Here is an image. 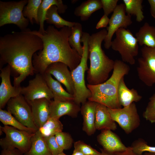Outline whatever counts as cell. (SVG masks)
I'll use <instances>...</instances> for the list:
<instances>
[{
    "label": "cell",
    "mask_w": 155,
    "mask_h": 155,
    "mask_svg": "<svg viewBox=\"0 0 155 155\" xmlns=\"http://www.w3.org/2000/svg\"><path fill=\"white\" fill-rule=\"evenodd\" d=\"M55 136L59 145L63 150H68L71 148L73 140L69 133L61 131L56 134Z\"/></svg>",
    "instance_id": "obj_34"
},
{
    "label": "cell",
    "mask_w": 155,
    "mask_h": 155,
    "mask_svg": "<svg viewBox=\"0 0 155 155\" xmlns=\"http://www.w3.org/2000/svg\"><path fill=\"white\" fill-rule=\"evenodd\" d=\"M95 125L97 130H115L117 129L115 122L111 118L108 107L98 103L96 107Z\"/></svg>",
    "instance_id": "obj_20"
},
{
    "label": "cell",
    "mask_w": 155,
    "mask_h": 155,
    "mask_svg": "<svg viewBox=\"0 0 155 155\" xmlns=\"http://www.w3.org/2000/svg\"><path fill=\"white\" fill-rule=\"evenodd\" d=\"M28 0L18 1H0V27L5 25L13 24L21 30L26 29L29 20L24 17L23 11Z\"/></svg>",
    "instance_id": "obj_7"
},
{
    "label": "cell",
    "mask_w": 155,
    "mask_h": 155,
    "mask_svg": "<svg viewBox=\"0 0 155 155\" xmlns=\"http://www.w3.org/2000/svg\"><path fill=\"white\" fill-rule=\"evenodd\" d=\"M0 69V109H2L11 98L21 94L22 87L12 85L10 79L11 68L9 65Z\"/></svg>",
    "instance_id": "obj_14"
},
{
    "label": "cell",
    "mask_w": 155,
    "mask_h": 155,
    "mask_svg": "<svg viewBox=\"0 0 155 155\" xmlns=\"http://www.w3.org/2000/svg\"><path fill=\"white\" fill-rule=\"evenodd\" d=\"M90 35L87 32H83L81 38L83 49L81 59L78 65L71 71L74 88V101L79 105L85 103L91 96L90 90L86 85L85 80V71L89 69L87 61L89 58L88 42Z\"/></svg>",
    "instance_id": "obj_5"
},
{
    "label": "cell",
    "mask_w": 155,
    "mask_h": 155,
    "mask_svg": "<svg viewBox=\"0 0 155 155\" xmlns=\"http://www.w3.org/2000/svg\"><path fill=\"white\" fill-rule=\"evenodd\" d=\"M143 116L146 120L152 123H155V93L149 98V101Z\"/></svg>",
    "instance_id": "obj_35"
},
{
    "label": "cell",
    "mask_w": 155,
    "mask_h": 155,
    "mask_svg": "<svg viewBox=\"0 0 155 155\" xmlns=\"http://www.w3.org/2000/svg\"><path fill=\"white\" fill-rule=\"evenodd\" d=\"M113 73L104 82L96 85L87 84L91 96L88 100L106 106L108 108H121L118 100L117 92L119 82L121 78L127 75L130 70L129 66L122 60L114 61Z\"/></svg>",
    "instance_id": "obj_4"
},
{
    "label": "cell",
    "mask_w": 155,
    "mask_h": 155,
    "mask_svg": "<svg viewBox=\"0 0 155 155\" xmlns=\"http://www.w3.org/2000/svg\"><path fill=\"white\" fill-rule=\"evenodd\" d=\"M107 32L106 30L103 29L93 33L89 37V58L90 64L87 76L89 84L96 85L104 82L113 70L114 61L105 54L101 47L102 42Z\"/></svg>",
    "instance_id": "obj_3"
},
{
    "label": "cell",
    "mask_w": 155,
    "mask_h": 155,
    "mask_svg": "<svg viewBox=\"0 0 155 155\" xmlns=\"http://www.w3.org/2000/svg\"><path fill=\"white\" fill-rule=\"evenodd\" d=\"M56 5L58 9V12L60 13H64L67 6L63 3L61 0H42L38 9V18L40 25L38 31L43 33L45 30L44 28V22L47 18L46 15L48 10L52 6Z\"/></svg>",
    "instance_id": "obj_23"
},
{
    "label": "cell",
    "mask_w": 155,
    "mask_h": 155,
    "mask_svg": "<svg viewBox=\"0 0 155 155\" xmlns=\"http://www.w3.org/2000/svg\"><path fill=\"white\" fill-rule=\"evenodd\" d=\"M43 43V48L33 56L32 63L35 72L44 74L48 66L57 62L66 64L71 71L79 64L82 58L70 46L68 41L71 28L65 26L60 30L49 25L44 33L31 31Z\"/></svg>",
    "instance_id": "obj_2"
},
{
    "label": "cell",
    "mask_w": 155,
    "mask_h": 155,
    "mask_svg": "<svg viewBox=\"0 0 155 155\" xmlns=\"http://www.w3.org/2000/svg\"><path fill=\"white\" fill-rule=\"evenodd\" d=\"M0 129L5 135L0 140L2 149L15 148L24 154L29 150L32 138L35 133L22 131L9 126H0Z\"/></svg>",
    "instance_id": "obj_8"
},
{
    "label": "cell",
    "mask_w": 155,
    "mask_h": 155,
    "mask_svg": "<svg viewBox=\"0 0 155 155\" xmlns=\"http://www.w3.org/2000/svg\"><path fill=\"white\" fill-rule=\"evenodd\" d=\"M0 120L4 126H9L22 131L34 133L37 131L23 125L7 111L0 109Z\"/></svg>",
    "instance_id": "obj_30"
},
{
    "label": "cell",
    "mask_w": 155,
    "mask_h": 155,
    "mask_svg": "<svg viewBox=\"0 0 155 155\" xmlns=\"http://www.w3.org/2000/svg\"><path fill=\"white\" fill-rule=\"evenodd\" d=\"M42 1V0H28L27 5L24 8L23 14L24 16L27 18L32 24H33V19L35 20L37 24H39L38 11Z\"/></svg>",
    "instance_id": "obj_32"
},
{
    "label": "cell",
    "mask_w": 155,
    "mask_h": 155,
    "mask_svg": "<svg viewBox=\"0 0 155 155\" xmlns=\"http://www.w3.org/2000/svg\"><path fill=\"white\" fill-rule=\"evenodd\" d=\"M46 84L52 92L54 101H74L73 94L66 91L60 83L54 79L50 74L44 73L43 74Z\"/></svg>",
    "instance_id": "obj_22"
},
{
    "label": "cell",
    "mask_w": 155,
    "mask_h": 155,
    "mask_svg": "<svg viewBox=\"0 0 155 155\" xmlns=\"http://www.w3.org/2000/svg\"><path fill=\"white\" fill-rule=\"evenodd\" d=\"M71 155H84L79 151L74 149Z\"/></svg>",
    "instance_id": "obj_43"
},
{
    "label": "cell",
    "mask_w": 155,
    "mask_h": 155,
    "mask_svg": "<svg viewBox=\"0 0 155 155\" xmlns=\"http://www.w3.org/2000/svg\"><path fill=\"white\" fill-rule=\"evenodd\" d=\"M0 155H24V154L15 148L3 149Z\"/></svg>",
    "instance_id": "obj_39"
},
{
    "label": "cell",
    "mask_w": 155,
    "mask_h": 155,
    "mask_svg": "<svg viewBox=\"0 0 155 155\" xmlns=\"http://www.w3.org/2000/svg\"><path fill=\"white\" fill-rule=\"evenodd\" d=\"M109 19L108 16L104 15L97 24L96 28L99 29L107 27L109 24Z\"/></svg>",
    "instance_id": "obj_40"
},
{
    "label": "cell",
    "mask_w": 155,
    "mask_h": 155,
    "mask_svg": "<svg viewBox=\"0 0 155 155\" xmlns=\"http://www.w3.org/2000/svg\"><path fill=\"white\" fill-rule=\"evenodd\" d=\"M97 138L102 149L113 155L124 151L127 148L122 142L119 137L110 130H102Z\"/></svg>",
    "instance_id": "obj_15"
},
{
    "label": "cell",
    "mask_w": 155,
    "mask_h": 155,
    "mask_svg": "<svg viewBox=\"0 0 155 155\" xmlns=\"http://www.w3.org/2000/svg\"><path fill=\"white\" fill-rule=\"evenodd\" d=\"M108 109L111 118L126 133H131L140 125V118L135 102L125 107Z\"/></svg>",
    "instance_id": "obj_9"
},
{
    "label": "cell",
    "mask_w": 155,
    "mask_h": 155,
    "mask_svg": "<svg viewBox=\"0 0 155 155\" xmlns=\"http://www.w3.org/2000/svg\"><path fill=\"white\" fill-rule=\"evenodd\" d=\"M131 147L133 152L138 155H142L146 152L155 153V146L148 145L146 142L141 138L135 140Z\"/></svg>",
    "instance_id": "obj_33"
},
{
    "label": "cell",
    "mask_w": 155,
    "mask_h": 155,
    "mask_svg": "<svg viewBox=\"0 0 155 155\" xmlns=\"http://www.w3.org/2000/svg\"><path fill=\"white\" fill-rule=\"evenodd\" d=\"M104 15L108 16L113 12L117 6L118 0H101Z\"/></svg>",
    "instance_id": "obj_38"
},
{
    "label": "cell",
    "mask_w": 155,
    "mask_h": 155,
    "mask_svg": "<svg viewBox=\"0 0 155 155\" xmlns=\"http://www.w3.org/2000/svg\"><path fill=\"white\" fill-rule=\"evenodd\" d=\"M100 150L101 151L100 155H113L105 152L102 149H101Z\"/></svg>",
    "instance_id": "obj_44"
},
{
    "label": "cell",
    "mask_w": 155,
    "mask_h": 155,
    "mask_svg": "<svg viewBox=\"0 0 155 155\" xmlns=\"http://www.w3.org/2000/svg\"><path fill=\"white\" fill-rule=\"evenodd\" d=\"M43 48L41 39L28 28L0 37V65L7 63L18 74L14 77V86H20L27 77L34 75L32 58Z\"/></svg>",
    "instance_id": "obj_1"
},
{
    "label": "cell",
    "mask_w": 155,
    "mask_h": 155,
    "mask_svg": "<svg viewBox=\"0 0 155 155\" xmlns=\"http://www.w3.org/2000/svg\"><path fill=\"white\" fill-rule=\"evenodd\" d=\"M74 149L82 152L84 155H100L101 152H99L81 141H78L74 143Z\"/></svg>",
    "instance_id": "obj_36"
},
{
    "label": "cell",
    "mask_w": 155,
    "mask_h": 155,
    "mask_svg": "<svg viewBox=\"0 0 155 155\" xmlns=\"http://www.w3.org/2000/svg\"><path fill=\"white\" fill-rule=\"evenodd\" d=\"M150 6V12L151 16L155 19V0H148Z\"/></svg>",
    "instance_id": "obj_42"
},
{
    "label": "cell",
    "mask_w": 155,
    "mask_h": 155,
    "mask_svg": "<svg viewBox=\"0 0 155 155\" xmlns=\"http://www.w3.org/2000/svg\"><path fill=\"white\" fill-rule=\"evenodd\" d=\"M141 51V56L138 59V76L146 85L152 86L155 84V48L144 46Z\"/></svg>",
    "instance_id": "obj_10"
},
{
    "label": "cell",
    "mask_w": 155,
    "mask_h": 155,
    "mask_svg": "<svg viewBox=\"0 0 155 155\" xmlns=\"http://www.w3.org/2000/svg\"><path fill=\"white\" fill-rule=\"evenodd\" d=\"M142 155H155V153L146 152L144 153Z\"/></svg>",
    "instance_id": "obj_45"
},
{
    "label": "cell",
    "mask_w": 155,
    "mask_h": 155,
    "mask_svg": "<svg viewBox=\"0 0 155 155\" xmlns=\"http://www.w3.org/2000/svg\"><path fill=\"white\" fill-rule=\"evenodd\" d=\"M7 111L25 126L37 131L31 108L24 96L20 94L11 98L7 104Z\"/></svg>",
    "instance_id": "obj_11"
},
{
    "label": "cell",
    "mask_w": 155,
    "mask_h": 155,
    "mask_svg": "<svg viewBox=\"0 0 155 155\" xmlns=\"http://www.w3.org/2000/svg\"><path fill=\"white\" fill-rule=\"evenodd\" d=\"M80 108V105L74 101L63 102L51 100L49 104L50 117L59 119L66 115L76 117Z\"/></svg>",
    "instance_id": "obj_17"
},
{
    "label": "cell",
    "mask_w": 155,
    "mask_h": 155,
    "mask_svg": "<svg viewBox=\"0 0 155 155\" xmlns=\"http://www.w3.org/2000/svg\"><path fill=\"white\" fill-rule=\"evenodd\" d=\"M58 13V9L56 5L51 6L46 13V23L54 25L58 28H62L65 26L71 28L75 24L76 22H69L63 19Z\"/></svg>",
    "instance_id": "obj_28"
},
{
    "label": "cell",
    "mask_w": 155,
    "mask_h": 155,
    "mask_svg": "<svg viewBox=\"0 0 155 155\" xmlns=\"http://www.w3.org/2000/svg\"><path fill=\"white\" fill-rule=\"evenodd\" d=\"M65 64L60 62L53 63L47 68L44 73L53 75L57 81L63 84L67 92L73 94L74 88L71 71Z\"/></svg>",
    "instance_id": "obj_16"
},
{
    "label": "cell",
    "mask_w": 155,
    "mask_h": 155,
    "mask_svg": "<svg viewBox=\"0 0 155 155\" xmlns=\"http://www.w3.org/2000/svg\"><path fill=\"white\" fill-rule=\"evenodd\" d=\"M83 32L82 24L76 22L71 27V33L68 39L71 46L75 49L81 57L83 52V46L81 44Z\"/></svg>",
    "instance_id": "obj_29"
},
{
    "label": "cell",
    "mask_w": 155,
    "mask_h": 155,
    "mask_svg": "<svg viewBox=\"0 0 155 155\" xmlns=\"http://www.w3.org/2000/svg\"><path fill=\"white\" fill-rule=\"evenodd\" d=\"M125 6L126 13L127 15H134L136 20L141 22L144 18L143 11L142 0H123Z\"/></svg>",
    "instance_id": "obj_31"
},
{
    "label": "cell",
    "mask_w": 155,
    "mask_h": 155,
    "mask_svg": "<svg viewBox=\"0 0 155 155\" xmlns=\"http://www.w3.org/2000/svg\"><path fill=\"white\" fill-rule=\"evenodd\" d=\"M67 155L66 154L63 152H61L57 154H55V155Z\"/></svg>",
    "instance_id": "obj_46"
},
{
    "label": "cell",
    "mask_w": 155,
    "mask_h": 155,
    "mask_svg": "<svg viewBox=\"0 0 155 155\" xmlns=\"http://www.w3.org/2000/svg\"><path fill=\"white\" fill-rule=\"evenodd\" d=\"M117 96L119 102L123 107L128 106L133 102H139L142 98L136 90L134 88L130 89L127 87L124 81V77L121 78L119 82Z\"/></svg>",
    "instance_id": "obj_21"
},
{
    "label": "cell",
    "mask_w": 155,
    "mask_h": 155,
    "mask_svg": "<svg viewBox=\"0 0 155 155\" xmlns=\"http://www.w3.org/2000/svg\"><path fill=\"white\" fill-rule=\"evenodd\" d=\"M24 155H52L44 138L38 130L34 133L31 142L30 148Z\"/></svg>",
    "instance_id": "obj_26"
},
{
    "label": "cell",
    "mask_w": 155,
    "mask_h": 155,
    "mask_svg": "<svg viewBox=\"0 0 155 155\" xmlns=\"http://www.w3.org/2000/svg\"><path fill=\"white\" fill-rule=\"evenodd\" d=\"M102 8L101 0H88L82 2L76 7L74 15L80 17L82 21L88 20L92 13Z\"/></svg>",
    "instance_id": "obj_25"
},
{
    "label": "cell",
    "mask_w": 155,
    "mask_h": 155,
    "mask_svg": "<svg viewBox=\"0 0 155 155\" xmlns=\"http://www.w3.org/2000/svg\"><path fill=\"white\" fill-rule=\"evenodd\" d=\"M135 36L140 46L155 48V26L146 22L136 33Z\"/></svg>",
    "instance_id": "obj_24"
},
{
    "label": "cell",
    "mask_w": 155,
    "mask_h": 155,
    "mask_svg": "<svg viewBox=\"0 0 155 155\" xmlns=\"http://www.w3.org/2000/svg\"><path fill=\"white\" fill-rule=\"evenodd\" d=\"M111 47L120 54L122 61L131 65L135 64V57L139 52L138 43L136 37L129 29L120 28L115 32Z\"/></svg>",
    "instance_id": "obj_6"
},
{
    "label": "cell",
    "mask_w": 155,
    "mask_h": 155,
    "mask_svg": "<svg viewBox=\"0 0 155 155\" xmlns=\"http://www.w3.org/2000/svg\"><path fill=\"white\" fill-rule=\"evenodd\" d=\"M21 94L28 102L43 98L51 100L53 98L43 74L39 73H37L34 78L29 81L28 86L22 87Z\"/></svg>",
    "instance_id": "obj_12"
},
{
    "label": "cell",
    "mask_w": 155,
    "mask_h": 155,
    "mask_svg": "<svg viewBox=\"0 0 155 155\" xmlns=\"http://www.w3.org/2000/svg\"><path fill=\"white\" fill-rule=\"evenodd\" d=\"M44 138L52 155L56 154L63 152V150L60 147L57 143L55 135Z\"/></svg>",
    "instance_id": "obj_37"
},
{
    "label": "cell",
    "mask_w": 155,
    "mask_h": 155,
    "mask_svg": "<svg viewBox=\"0 0 155 155\" xmlns=\"http://www.w3.org/2000/svg\"><path fill=\"white\" fill-rule=\"evenodd\" d=\"M114 155H138L134 153L131 146L127 147V149L125 151L116 153Z\"/></svg>",
    "instance_id": "obj_41"
},
{
    "label": "cell",
    "mask_w": 155,
    "mask_h": 155,
    "mask_svg": "<svg viewBox=\"0 0 155 155\" xmlns=\"http://www.w3.org/2000/svg\"><path fill=\"white\" fill-rule=\"evenodd\" d=\"M98 103L90 100L82 104L80 111L83 122V130L89 136L91 135L96 130L95 125L96 107Z\"/></svg>",
    "instance_id": "obj_19"
},
{
    "label": "cell",
    "mask_w": 155,
    "mask_h": 155,
    "mask_svg": "<svg viewBox=\"0 0 155 155\" xmlns=\"http://www.w3.org/2000/svg\"><path fill=\"white\" fill-rule=\"evenodd\" d=\"M51 101L43 98L28 102L31 106L33 120L38 129L50 118L49 104Z\"/></svg>",
    "instance_id": "obj_18"
},
{
    "label": "cell",
    "mask_w": 155,
    "mask_h": 155,
    "mask_svg": "<svg viewBox=\"0 0 155 155\" xmlns=\"http://www.w3.org/2000/svg\"><path fill=\"white\" fill-rule=\"evenodd\" d=\"M132 23L131 16L126 14L125 4L117 5L109 19L107 34L104 40V47L108 49L111 47L112 37L118 29L126 28Z\"/></svg>",
    "instance_id": "obj_13"
},
{
    "label": "cell",
    "mask_w": 155,
    "mask_h": 155,
    "mask_svg": "<svg viewBox=\"0 0 155 155\" xmlns=\"http://www.w3.org/2000/svg\"><path fill=\"white\" fill-rule=\"evenodd\" d=\"M63 126L59 119L50 117L39 128L38 131L43 137L55 135L57 133L62 131Z\"/></svg>",
    "instance_id": "obj_27"
}]
</instances>
